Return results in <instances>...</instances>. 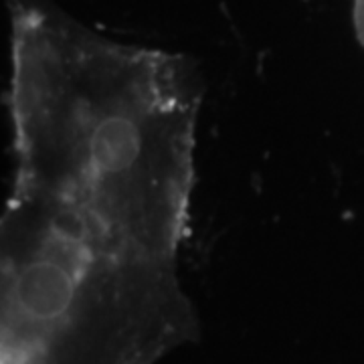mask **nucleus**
Masks as SVG:
<instances>
[{
  "label": "nucleus",
  "instance_id": "f257e3e1",
  "mask_svg": "<svg viewBox=\"0 0 364 364\" xmlns=\"http://www.w3.org/2000/svg\"><path fill=\"white\" fill-rule=\"evenodd\" d=\"M14 178L6 200L132 259L176 265L203 87L181 55L11 0Z\"/></svg>",
  "mask_w": 364,
  "mask_h": 364
},
{
  "label": "nucleus",
  "instance_id": "f03ea898",
  "mask_svg": "<svg viewBox=\"0 0 364 364\" xmlns=\"http://www.w3.org/2000/svg\"><path fill=\"white\" fill-rule=\"evenodd\" d=\"M196 336L178 269L102 273L33 350L2 364H156Z\"/></svg>",
  "mask_w": 364,
  "mask_h": 364
},
{
  "label": "nucleus",
  "instance_id": "7ed1b4c3",
  "mask_svg": "<svg viewBox=\"0 0 364 364\" xmlns=\"http://www.w3.org/2000/svg\"><path fill=\"white\" fill-rule=\"evenodd\" d=\"M354 28L356 37L364 47V0H354Z\"/></svg>",
  "mask_w": 364,
  "mask_h": 364
}]
</instances>
